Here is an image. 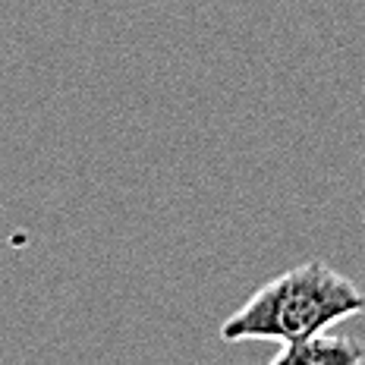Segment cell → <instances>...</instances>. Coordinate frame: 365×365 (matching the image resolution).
Returning <instances> with one entry per match:
<instances>
[{
  "label": "cell",
  "mask_w": 365,
  "mask_h": 365,
  "mask_svg": "<svg viewBox=\"0 0 365 365\" xmlns=\"http://www.w3.org/2000/svg\"><path fill=\"white\" fill-rule=\"evenodd\" d=\"M365 312V293L328 262H306L271 277L220 324L224 344H296Z\"/></svg>",
  "instance_id": "obj_1"
},
{
  "label": "cell",
  "mask_w": 365,
  "mask_h": 365,
  "mask_svg": "<svg viewBox=\"0 0 365 365\" xmlns=\"http://www.w3.org/2000/svg\"><path fill=\"white\" fill-rule=\"evenodd\" d=\"M365 362V349L359 340H349L344 334H334V328L309 334L306 340L277 346L271 356V365H359Z\"/></svg>",
  "instance_id": "obj_2"
},
{
  "label": "cell",
  "mask_w": 365,
  "mask_h": 365,
  "mask_svg": "<svg viewBox=\"0 0 365 365\" xmlns=\"http://www.w3.org/2000/svg\"><path fill=\"white\" fill-rule=\"evenodd\" d=\"M362 182H365V151H362ZM362 224H365V192H362Z\"/></svg>",
  "instance_id": "obj_3"
}]
</instances>
